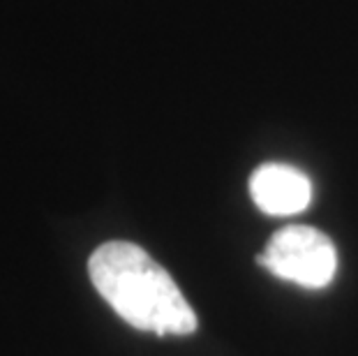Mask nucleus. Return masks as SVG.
<instances>
[{
  "instance_id": "nucleus-1",
  "label": "nucleus",
  "mask_w": 358,
  "mask_h": 356,
  "mask_svg": "<svg viewBox=\"0 0 358 356\" xmlns=\"http://www.w3.org/2000/svg\"><path fill=\"white\" fill-rule=\"evenodd\" d=\"M90 283L129 327L155 336H189L196 315L169 271L146 250L109 241L90 255Z\"/></svg>"
},
{
  "instance_id": "nucleus-2",
  "label": "nucleus",
  "mask_w": 358,
  "mask_h": 356,
  "mask_svg": "<svg viewBox=\"0 0 358 356\" xmlns=\"http://www.w3.org/2000/svg\"><path fill=\"white\" fill-rule=\"evenodd\" d=\"M266 271L308 290L331 285L338 271V250L324 232L308 225L282 227L257 257Z\"/></svg>"
},
{
  "instance_id": "nucleus-3",
  "label": "nucleus",
  "mask_w": 358,
  "mask_h": 356,
  "mask_svg": "<svg viewBox=\"0 0 358 356\" xmlns=\"http://www.w3.org/2000/svg\"><path fill=\"white\" fill-rule=\"evenodd\" d=\"M250 194L259 211L268 215H296L312 201V183L292 164L268 162L250 176Z\"/></svg>"
}]
</instances>
